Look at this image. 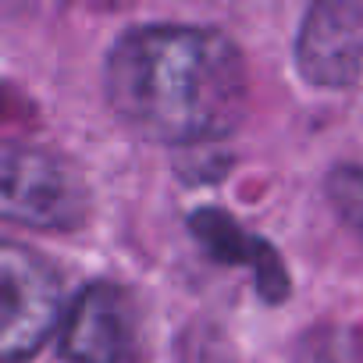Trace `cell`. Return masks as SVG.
I'll return each mask as SVG.
<instances>
[{"label": "cell", "mask_w": 363, "mask_h": 363, "mask_svg": "<svg viewBox=\"0 0 363 363\" xmlns=\"http://www.w3.org/2000/svg\"><path fill=\"white\" fill-rule=\"evenodd\" d=\"M104 96L143 139L211 143L242 121L246 61L211 26H135L104 61Z\"/></svg>", "instance_id": "6da1fadb"}, {"label": "cell", "mask_w": 363, "mask_h": 363, "mask_svg": "<svg viewBox=\"0 0 363 363\" xmlns=\"http://www.w3.org/2000/svg\"><path fill=\"white\" fill-rule=\"evenodd\" d=\"M0 211L11 225H29L40 232H72L89 214V193L79 171L33 143H8L0 160Z\"/></svg>", "instance_id": "7a4b0ae2"}, {"label": "cell", "mask_w": 363, "mask_h": 363, "mask_svg": "<svg viewBox=\"0 0 363 363\" xmlns=\"http://www.w3.org/2000/svg\"><path fill=\"white\" fill-rule=\"evenodd\" d=\"M0 292H4V324H0V356L4 363L29 359L65 320L61 278L29 246H0Z\"/></svg>", "instance_id": "3957f363"}, {"label": "cell", "mask_w": 363, "mask_h": 363, "mask_svg": "<svg viewBox=\"0 0 363 363\" xmlns=\"http://www.w3.org/2000/svg\"><path fill=\"white\" fill-rule=\"evenodd\" d=\"M299 75L317 89H349L363 72V0H320L296 36Z\"/></svg>", "instance_id": "277c9868"}, {"label": "cell", "mask_w": 363, "mask_h": 363, "mask_svg": "<svg viewBox=\"0 0 363 363\" xmlns=\"http://www.w3.org/2000/svg\"><path fill=\"white\" fill-rule=\"evenodd\" d=\"M61 352L72 363H132L135 356V306L121 285L93 281L68 306Z\"/></svg>", "instance_id": "5b68a950"}, {"label": "cell", "mask_w": 363, "mask_h": 363, "mask_svg": "<svg viewBox=\"0 0 363 363\" xmlns=\"http://www.w3.org/2000/svg\"><path fill=\"white\" fill-rule=\"evenodd\" d=\"M189 232L211 253V260L246 267L257 278V289L267 303H281L289 296V271L281 267L278 253L260 235L246 232L232 214H225L218 207H203V211L189 214Z\"/></svg>", "instance_id": "8992f818"}, {"label": "cell", "mask_w": 363, "mask_h": 363, "mask_svg": "<svg viewBox=\"0 0 363 363\" xmlns=\"http://www.w3.org/2000/svg\"><path fill=\"white\" fill-rule=\"evenodd\" d=\"M292 363H363V335L352 328H313L299 338Z\"/></svg>", "instance_id": "52a82bcc"}, {"label": "cell", "mask_w": 363, "mask_h": 363, "mask_svg": "<svg viewBox=\"0 0 363 363\" xmlns=\"http://www.w3.org/2000/svg\"><path fill=\"white\" fill-rule=\"evenodd\" d=\"M328 200H331L335 214L363 239V167L338 164L328 174Z\"/></svg>", "instance_id": "ba28073f"}]
</instances>
